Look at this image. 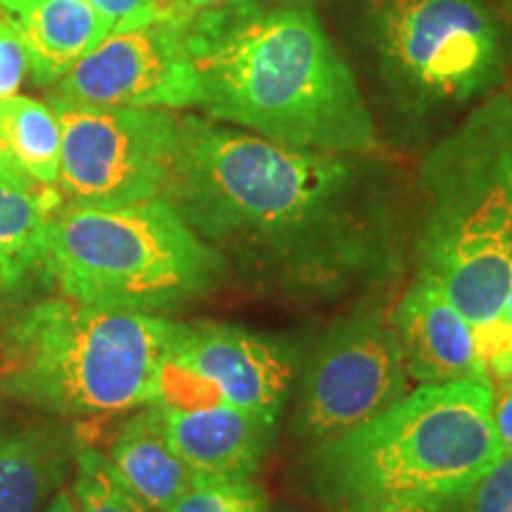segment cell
<instances>
[{"label":"cell","instance_id":"cell-14","mask_svg":"<svg viewBox=\"0 0 512 512\" xmlns=\"http://www.w3.org/2000/svg\"><path fill=\"white\" fill-rule=\"evenodd\" d=\"M0 15L17 31L38 86H55L112 34L86 0H0Z\"/></svg>","mask_w":512,"mask_h":512},{"label":"cell","instance_id":"cell-9","mask_svg":"<svg viewBox=\"0 0 512 512\" xmlns=\"http://www.w3.org/2000/svg\"><path fill=\"white\" fill-rule=\"evenodd\" d=\"M396 335L377 311H356L330 325L306 363L292 434L309 446L382 413L408 394Z\"/></svg>","mask_w":512,"mask_h":512},{"label":"cell","instance_id":"cell-28","mask_svg":"<svg viewBox=\"0 0 512 512\" xmlns=\"http://www.w3.org/2000/svg\"><path fill=\"white\" fill-rule=\"evenodd\" d=\"M382 512H439V510L422 508V505H406V508H392V510H382Z\"/></svg>","mask_w":512,"mask_h":512},{"label":"cell","instance_id":"cell-2","mask_svg":"<svg viewBox=\"0 0 512 512\" xmlns=\"http://www.w3.org/2000/svg\"><path fill=\"white\" fill-rule=\"evenodd\" d=\"M185 27L207 119L299 150L377 152L373 114L313 0H226Z\"/></svg>","mask_w":512,"mask_h":512},{"label":"cell","instance_id":"cell-25","mask_svg":"<svg viewBox=\"0 0 512 512\" xmlns=\"http://www.w3.org/2000/svg\"><path fill=\"white\" fill-rule=\"evenodd\" d=\"M0 183L15 185V188H24V190L43 188V185L31 181V178L15 164V159H12L3 136H0Z\"/></svg>","mask_w":512,"mask_h":512},{"label":"cell","instance_id":"cell-10","mask_svg":"<svg viewBox=\"0 0 512 512\" xmlns=\"http://www.w3.org/2000/svg\"><path fill=\"white\" fill-rule=\"evenodd\" d=\"M48 100L171 112L200 107L185 17L110 34L55 83Z\"/></svg>","mask_w":512,"mask_h":512},{"label":"cell","instance_id":"cell-3","mask_svg":"<svg viewBox=\"0 0 512 512\" xmlns=\"http://www.w3.org/2000/svg\"><path fill=\"white\" fill-rule=\"evenodd\" d=\"M486 377L420 384L361 425L309 448L311 496L330 512L444 510L503 451Z\"/></svg>","mask_w":512,"mask_h":512},{"label":"cell","instance_id":"cell-8","mask_svg":"<svg viewBox=\"0 0 512 512\" xmlns=\"http://www.w3.org/2000/svg\"><path fill=\"white\" fill-rule=\"evenodd\" d=\"M62 128L64 202L131 204L162 197L174 159L178 114L50 100Z\"/></svg>","mask_w":512,"mask_h":512},{"label":"cell","instance_id":"cell-15","mask_svg":"<svg viewBox=\"0 0 512 512\" xmlns=\"http://www.w3.org/2000/svg\"><path fill=\"white\" fill-rule=\"evenodd\" d=\"M72 427L0 418V512H38L60 489L79 451Z\"/></svg>","mask_w":512,"mask_h":512},{"label":"cell","instance_id":"cell-31","mask_svg":"<svg viewBox=\"0 0 512 512\" xmlns=\"http://www.w3.org/2000/svg\"><path fill=\"white\" fill-rule=\"evenodd\" d=\"M280 512H292V510H280Z\"/></svg>","mask_w":512,"mask_h":512},{"label":"cell","instance_id":"cell-17","mask_svg":"<svg viewBox=\"0 0 512 512\" xmlns=\"http://www.w3.org/2000/svg\"><path fill=\"white\" fill-rule=\"evenodd\" d=\"M107 458L121 482L155 512H164L195 484L190 467L166 437L159 401L143 406L119 427Z\"/></svg>","mask_w":512,"mask_h":512},{"label":"cell","instance_id":"cell-18","mask_svg":"<svg viewBox=\"0 0 512 512\" xmlns=\"http://www.w3.org/2000/svg\"><path fill=\"white\" fill-rule=\"evenodd\" d=\"M0 136L31 181L43 188H57L62 128L53 107L24 95L0 100Z\"/></svg>","mask_w":512,"mask_h":512},{"label":"cell","instance_id":"cell-19","mask_svg":"<svg viewBox=\"0 0 512 512\" xmlns=\"http://www.w3.org/2000/svg\"><path fill=\"white\" fill-rule=\"evenodd\" d=\"M69 491L76 512H155L121 482L110 458L93 446H79L76 451Z\"/></svg>","mask_w":512,"mask_h":512},{"label":"cell","instance_id":"cell-4","mask_svg":"<svg viewBox=\"0 0 512 512\" xmlns=\"http://www.w3.org/2000/svg\"><path fill=\"white\" fill-rule=\"evenodd\" d=\"M418 278L472 330L505 316L512 287V86L479 102L420 164Z\"/></svg>","mask_w":512,"mask_h":512},{"label":"cell","instance_id":"cell-16","mask_svg":"<svg viewBox=\"0 0 512 512\" xmlns=\"http://www.w3.org/2000/svg\"><path fill=\"white\" fill-rule=\"evenodd\" d=\"M62 202L57 188L0 183V311L17 309L38 287H50L46 228Z\"/></svg>","mask_w":512,"mask_h":512},{"label":"cell","instance_id":"cell-11","mask_svg":"<svg viewBox=\"0 0 512 512\" xmlns=\"http://www.w3.org/2000/svg\"><path fill=\"white\" fill-rule=\"evenodd\" d=\"M297 358L287 344L223 323H183L164 368L162 401H223L280 420Z\"/></svg>","mask_w":512,"mask_h":512},{"label":"cell","instance_id":"cell-21","mask_svg":"<svg viewBox=\"0 0 512 512\" xmlns=\"http://www.w3.org/2000/svg\"><path fill=\"white\" fill-rule=\"evenodd\" d=\"M441 512H512V451H501Z\"/></svg>","mask_w":512,"mask_h":512},{"label":"cell","instance_id":"cell-24","mask_svg":"<svg viewBox=\"0 0 512 512\" xmlns=\"http://www.w3.org/2000/svg\"><path fill=\"white\" fill-rule=\"evenodd\" d=\"M491 394H494L491 413H494L498 444H501L503 451H512V384L491 389Z\"/></svg>","mask_w":512,"mask_h":512},{"label":"cell","instance_id":"cell-13","mask_svg":"<svg viewBox=\"0 0 512 512\" xmlns=\"http://www.w3.org/2000/svg\"><path fill=\"white\" fill-rule=\"evenodd\" d=\"M389 325L399 342L406 373L418 384L486 377L472 325L425 278H415L396 302Z\"/></svg>","mask_w":512,"mask_h":512},{"label":"cell","instance_id":"cell-27","mask_svg":"<svg viewBox=\"0 0 512 512\" xmlns=\"http://www.w3.org/2000/svg\"><path fill=\"white\" fill-rule=\"evenodd\" d=\"M46 512H76L74 501H72V491H69V489L57 491Z\"/></svg>","mask_w":512,"mask_h":512},{"label":"cell","instance_id":"cell-26","mask_svg":"<svg viewBox=\"0 0 512 512\" xmlns=\"http://www.w3.org/2000/svg\"><path fill=\"white\" fill-rule=\"evenodd\" d=\"M221 3H226V0H171V5H174V10L181 17L195 15V12L214 8V5H221Z\"/></svg>","mask_w":512,"mask_h":512},{"label":"cell","instance_id":"cell-20","mask_svg":"<svg viewBox=\"0 0 512 512\" xmlns=\"http://www.w3.org/2000/svg\"><path fill=\"white\" fill-rule=\"evenodd\" d=\"M164 512H268V496L252 479L195 482Z\"/></svg>","mask_w":512,"mask_h":512},{"label":"cell","instance_id":"cell-5","mask_svg":"<svg viewBox=\"0 0 512 512\" xmlns=\"http://www.w3.org/2000/svg\"><path fill=\"white\" fill-rule=\"evenodd\" d=\"M183 323L67 297L19 304L0 330V394L53 418H98L162 399Z\"/></svg>","mask_w":512,"mask_h":512},{"label":"cell","instance_id":"cell-22","mask_svg":"<svg viewBox=\"0 0 512 512\" xmlns=\"http://www.w3.org/2000/svg\"><path fill=\"white\" fill-rule=\"evenodd\" d=\"M86 3L112 24V34L143 27L155 19L181 17L171 0H86Z\"/></svg>","mask_w":512,"mask_h":512},{"label":"cell","instance_id":"cell-30","mask_svg":"<svg viewBox=\"0 0 512 512\" xmlns=\"http://www.w3.org/2000/svg\"><path fill=\"white\" fill-rule=\"evenodd\" d=\"M503 3H505V5H508V8L512 10V0H503Z\"/></svg>","mask_w":512,"mask_h":512},{"label":"cell","instance_id":"cell-29","mask_svg":"<svg viewBox=\"0 0 512 512\" xmlns=\"http://www.w3.org/2000/svg\"><path fill=\"white\" fill-rule=\"evenodd\" d=\"M505 313H508L510 320H512V287H510V294H508V304H505Z\"/></svg>","mask_w":512,"mask_h":512},{"label":"cell","instance_id":"cell-23","mask_svg":"<svg viewBox=\"0 0 512 512\" xmlns=\"http://www.w3.org/2000/svg\"><path fill=\"white\" fill-rule=\"evenodd\" d=\"M27 72L29 60L22 41L8 19L0 15V100L17 95Z\"/></svg>","mask_w":512,"mask_h":512},{"label":"cell","instance_id":"cell-1","mask_svg":"<svg viewBox=\"0 0 512 512\" xmlns=\"http://www.w3.org/2000/svg\"><path fill=\"white\" fill-rule=\"evenodd\" d=\"M252 290L337 302L403 268V228L366 155L299 150L178 117L164 195Z\"/></svg>","mask_w":512,"mask_h":512},{"label":"cell","instance_id":"cell-7","mask_svg":"<svg viewBox=\"0 0 512 512\" xmlns=\"http://www.w3.org/2000/svg\"><path fill=\"white\" fill-rule=\"evenodd\" d=\"M382 74L401 102L444 110L486 98L512 69V29L484 0H373Z\"/></svg>","mask_w":512,"mask_h":512},{"label":"cell","instance_id":"cell-6","mask_svg":"<svg viewBox=\"0 0 512 512\" xmlns=\"http://www.w3.org/2000/svg\"><path fill=\"white\" fill-rule=\"evenodd\" d=\"M46 268L72 302L152 316L200 302L230 273L166 197L62 202L46 228Z\"/></svg>","mask_w":512,"mask_h":512},{"label":"cell","instance_id":"cell-12","mask_svg":"<svg viewBox=\"0 0 512 512\" xmlns=\"http://www.w3.org/2000/svg\"><path fill=\"white\" fill-rule=\"evenodd\" d=\"M164 430L195 482L252 479L271 451L278 418L223 401H162Z\"/></svg>","mask_w":512,"mask_h":512}]
</instances>
